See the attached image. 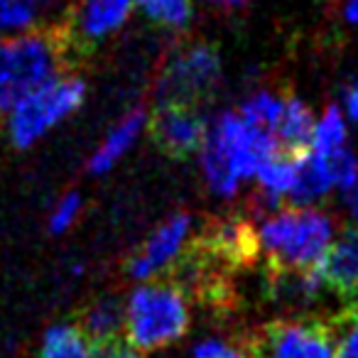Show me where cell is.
Returning a JSON list of instances; mask_svg holds the SVG:
<instances>
[{
    "instance_id": "obj_7",
    "label": "cell",
    "mask_w": 358,
    "mask_h": 358,
    "mask_svg": "<svg viewBox=\"0 0 358 358\" xmlns=\"http://www.w3.org/2000/svg\"><path fill=\"white\" fill-rule=\"evenodd\" d=\"M248 358H334L331 327L319 319L273 322L255 334Z\"/></svg>"
},
{
    "instance_id": "obj_31",
    "label": "cell",
    "mask_w": 358,
    "mask_h": 358,
    "mask_svg": "<svg viewBox=\"0 0 358 358\" xmlns=\"http://www.w3.org/2000/svg\"><path fill=\"white\" fill-rule=\"evenodd\" d=\"M343 15H346L348 22H358V0H348Z\"/></svg>"
},
{
    "instance_id": "obj_29",
    "label": "cell",
    "mask_w": 358,
    "mask_h": 358,
    "mask_svg": "<svg viewBox=\"0 0 358 358\" xmlns=\"http://www.w3.org/2000/svg\"><path fill=\"white\" fill-rule=\"evenodd\" d=\"M346 110L353 120H358V84L346 89Z\"/></svg>"
},
{
    "instance_id": "obj_3",
    "label": "cell",
    "mask_w": 358,
    "mask_h": 358,
    "mask_svg": "<svg viewBox=\"0 0 358 358\" xmlns=\"http://www.w3.org/2000/svg\"><path fill=\"white\" fill-rule=\"evenodd\" d=\"M258 241L275 268L302 270L324 258L334 241V226L322 211H280L263 224Z\"/></svg>"
},
{
    "instance_id": "obj_20",
    "label": "cell",
    "mask_w": 358,
    "mask_h": 358,
    "mask_svg": "<svg viewBox=\"0 0 358 358\" xmlns=\"http://www.w3.org/2000/svg\"><path fill=\"white\" fill-rule=\"evenodd\" d=\"M152 22L179 30L192 20V0H135Z\"/></svg>"
},
{
    "instance_id": "obj_30",
    "label": "cell",
    "mask_w": 358,
    "mask_h": 358,
    "mask_svg": "<svg viewBox=\"0 0 358 358\" xmlns=\"http://www.w3.org/2000/svg\"><path fill=\"white\" fill-rule=\"evenodd\" d=\"M346 204H348V211H351V216L356 219V224H358V182L351 187V189H346Z\"/></svg>"
},
{
    "instance_id": "obj_2",
    "label": "cell",
    "mask_w": 358,
    "mask_h": 358,
    "mask_svg": "<svg viewBox=\"0 0 358 358\" xmlns=\"http://www.w3.org/2000/svg\"><path fill=\"white\" fill-rule=\"evenodd\" d=\"M69 42L66 27L0 40V113L15 108L27 94L59 76L71 55Z\"/></svg>"
},
{
    "instance_id": "obj_24",
    "label": "cell",
    "mask_w": 358,
    "mask_h": 358,
    "mask_svg": "<svg viewBox=\"0 0 358 358\" xmlns=\"http://www.w3.org/2000/svg\"><path fill=\"white\" fill-rule=\"evenodd\" d=\"M35 20L37 13L27 0H0V30H25Z\"/></svg>"
},
{
    "instance_id": "obj_13",
    "label": "cell",
    "mask_w": 358,
    "mask_h": 358,
    "mask_svg": "<svg viewBox=\"0 0 358 358\" xmlns=\"http://www.w3.org/2000/svg\"><path fill=\"white\" fill-rule=\"evenodd\" d=\"M143 125H145V108L130 110V113L125 115V118L120 120L113 130H110L108 138L103 140V145L91 155L89 164H86L89 174H106L108 172V169L113 167V164L118 162L125 152H128V148L135 143V138L140 135Z\"/></svg>"
},
{
    "instance_id": "obj_12",
    "label": "cell",
    "mask_w": 358,
    "mask_h": 358,
    "mask_svg": "<svg viewBox=\"0 0 358 358\" xmlns=\"http://www.w3.org/2000/svg\"><path fill=\"white\" fill-rule=\"evenodd\" d=\"M133 3L135 0H81L74 8V27H66V32L69 37L101 40L123 25Z\"/></svg>"
},
{
    "instance_id": "obj_28",
    "label": "cell",
    "mask_w": 358,
    "mask_h": 358,
    "mask_svg": "<svg viewBox=\"0 0 358 358\" xmlns=\"http://www.w3.org/2000/svg\"><path fill=\"white\" fill-rule=\"evenodd\" d=\"M32 8H35L37 17L40 15H59V13L66 10L69 0H27Z\"/></svg>"
},
{
    "instance_id": "obj_11",
    "label": "cell",
    "mask_w": 358,
    "mask_h": 358,
    "mask_svg": "<svg viewBox=\"0 0 358 358\" xmlns=\"http://www.w3.org/2000/svg\"><path fill=\"white\" fill-rule=\"evenodd\" d=\"M324 285L338 297H358V229H348L327 248L322 258Z\"/></svg>"
},
{
    "instance_id": "obj_10",
    "label": "cell",
    "mask_w": 358,
    "mask_h": 358,
    "mask_svg": "<svg viewBox=\"0 0 358 358\" xmlns=\"http://www.w3.org/2000/svg\"><path fill=\"white\" fill-rule=\"evenodd\" d=\"M199 243L219 260L224 268H236V265H248L258 255L260 241L253 231L248 219L241 216H229L219 219L204 231Z\"/></svg>"
},
{
    "instance_id": "obj_8",
    "label": "cell",
    "mask_w": 358,
    "mask_h": 358,
    "mask_svg": "<svg viewBox=\"0 0 358 358\" xmlns=\"http://www.w3.org/2000/svg\"><path fill=\"white\" fill-rule=\"evenodd\" d=\"M150 133L159 152L182 159L201 148L206 123L194 110V106H157Z\"/></svg>"
},
{
    "instance_id": "obj_15",
    "label": "cell",
    "mask_w": 358,
    "mask_h": 358,
    "mask_svg": "<svg viewBox=\"0 0 358 358\" xmlns=\"http://www.w3.org/2000/svg\"><path fill=\"white\" fill-rule=\"evenodd\" d=\"M278 148L287 155H302L312 148L314 115L299 99H287L282 106V115L278 123Z\"/></svg>"
},
{
    "instance_id": "obj_14",
    "label": "cell",
    "mask_w": 358,
    "mask_h": 358,
    "mask_svg": "<svg viewBox=\"0 0 358 358\" xmlns=\"http://www.w3.org/2000/svg\"><path fill=\"white\" fill-rule=\"evenodd\" d=\"M334 187L329 162L319 152H302L297 155V169H294V185L289 189L294 204H312L322 199L329 189Z\"/></svg>"
},
{
    "instance_id": "obj_25",
    "label": "cell",
    "mask_w": 358,
    "mask_h": 358,
    "mask_svg": "<svg viewBox=\"0 0 358 358\" xmlns=\"http://www.w3.org/2000/svg\"><path fill=\"white\" fill-rule=\"evenodd\" d=\"M91 358H145L143 348L120 336H110L103 341H91Z\"/></svg>"
},
{
    "instance_id": "obj_32",
    "label": "cell",
    "mask_w": 358,
    "mask_h": 358,
    "mask_svg": "<svg viewBox=\"0 0 358 358\" xmlns=\"http://www.w3.org/2000/svg\"><path fill=\"white\" fill-rule=\"evenodd\" d=\"M216 3L224 8H238V6H243L245 0H216Z\"/></svg>"
},
{
    "instance_id": "obj_17",
    "label": "cell",
    "mask_w": 358,
    "mask_h": 358,
    "mask_svg": "<svg viewBox=\"0 0 358 358\" xmlns=\"http://www.w3.org/2000/svg\"><path fill=\"white\" fill-rule=\"evenodd\" d=\"M40 358H91V338L76 324H57L45 334Z\"/></svg>"
},
{
    "instance_id": "obj_16",
    "label": "cell",
    "mask_w": 358,
    "mask_h": 358,
    "mask_svg": "<svg viewBox=\"0 0 358 358\" xmlns=\"http://www.w3.org/2000/svg\"><path fill=\"white\" fill-rule=\"evenodd\" d=\"M123 324H125V304L118 297H101L81 309L76 327L91 341H103V338L118 336Z\"/></svg>"
},
{
    "instance_id": "obj_1",
    "label": "cell",
    "mask_w": 358,
    "mask_h": 358,
    "mask_svg": "<svg viewBox=\"0 0 358 358\" xmlns=\"http://www.w3.org/2000/svg\"><path fill=\"white\" fill-rule=\"evenodd\" d=\"M201 167L209 189L219 196H234L243 179L278 152L275 135L245 123L241 115L224 113L201 143Z\"/></svg>"
},
{
    "instance_id": "obj_19",
    "label": "cell",
    "mask_w": 358,
    "mask_h": 358,
    "mask_svg": "<svg viewBox=\"0 0 358 358\" xmlns=\"http://www.w3.org/2000/svg\"><path fill=\"white\" fill-rule=\"evenodd\" d=\"M282 106L285 101H280L278 96L273 94H255L253 99H248L243 106H241V118L248 125L258 130H265V133L273 135L278 130L280 115H282Z\"/></svg>"
},
{
    "instance_id": "obj_9",
    "label": "cell",
    "mask_w": 358,
    "mask_h": 358,
    "mask_svg": "<svg viewBox=\"0 0 358 358\" xmlns=\"http://www.w3.org/2000/svg\"><path fill=\"white\" fill-rule=\"evenodd\" d=\"M192 219L182 211L172 214L167 221L152 231L145 245L128 260V275L133 280H148L167 268L172 260H177L185 248V241L189 236Z\"/></svg>"
},
{
    "instance_id": "obj_18",
    "label": "cell",
    "mask_w": 358,
    "mask_h": 358,
    "mask_svg": "<svg viewBox=\"0 0 358 358\" xmlns=\"http://www.w3.org/2000/svg\"><path fill=\"white\" fill-rule=\"evenodd\" d=\"M294 169H297V155L275 152L273 157L260 164L255 177H258L263 192L273 196H285L294 185Z\"/></svg>"
},
{
    "instance_id": "obj_21",
    "label": "cell",
    "mask_w": 358,
    "mask_h": 358,
    "mask_svg": "<svg viewBox=\"0 0 358 358\" xmlns=\"http://www.w3.org/2000/svg\"><path fill=\"white\" fill-rule=\"evenodd\" d=\"M346 143V123H343V115L336 106H329L324 118L314 125V138H312V148L314 152L327 155L334 150L343 148Z\"/></svg>"
},
{
    "instance_id": "obj_22",
    "label": "cell",
    "mask_w": 358,
    "mask_h": 358,
    "mask_svg": "<svg viewBox=\"0 0 358 358\" xmlns=\"http://www.w3.org/2000/svg\"><path fill=\"white\" fill-rule=\"evenodd\" d=\"M334 336V358H358V307H348L329 322Z\"/></svg>"
},
{
    "instance_id": "obj_27",
    "label": "cell",
    "mask_w": 358,
    "mask_h": 358,
    "mask_svg": "<svg viewBox=\"0 0 358 358\" xmlns=\"http://www.w3.org/2000/svg\"><path fill=\"white\" fill-rule=\"evenodd\" d=\"M194 358H248V348L221 341V338H209L194 348Z\"/></svg>"
},
{
    "instance_id": "obj_6",
    "label": "cell",
    "mask_w": 358,
    "mask_h": 358,
    "mask_svg": "<svg viewBox=\"0 0 358 358\" xmlns=\"http://www.w3.org/2000/svg\"><path fill=\"white\" fill-rule=\"evenodd\" d=\"M221 81V57L211 45H192L164 66L157 81L159 106H194Z\"/></svg>"
},
{
    "instance_id": "obj_5",
    "label": "cell",
    "mask_w": 358,
    "mask_h": 358,
    "mask_svg": "<svg viewBox=\"0 0 358 358\" xmlns=\"http://www.w3.org/2000/svg\"><path fill=\"white\" fill-rule=\"evenodd\" d=\"M86 96V84L76 76H57L27 94L13 108L10 138L15 148H30L59 120L74 113Z\"/></svg>"
},
{
    "instance_id": "obj_23",
    "label": "cell",
    "mask_w": 358,
    "mask_h": 358,
    "mask_svg": "<svg viewBox=\"0 0 358 358\" xmlns=\"http://www.w3.org/2000/svg\"><path fill=\"white\" fill-rule=\"evenodd\" d=\"M329 162V172H331V182L334 187L338 189H351L353 185L358 182V159L351 150L346 148H338L334 152H327L324 155Z\"/></svg>"
},
{
    "instance_id": "obj_4",
    "label": "cell",
    "mask_w": 358,
    "mask_h": 358,
    "mask_svg": "<svg viewBox=\"0 0 358 358\" xmlns=\"http://www.w3.org/2000/svg\"><path fill=\"white\" fill-rule=\"evenodd\" d=\"M189 304L177 285H145L135 289L125 307L128 341L138 348H162L189 329Z\"/></svg>"
},
{
    "instance_id": "obj_26",
    "label": "cell",
    "mask_w": 358,
    "mask_h": 358,
    "mask_svg": "<svg viewBox=\"0 0 358 358\" xmlns=\"http://www.w3.org/2000/svg\"><path fill=\"white\" fill-rule=\"evenodd\" d=\"M79 211H81V196L76 194V192H69V194H66L64 199H62L59 204H57L55 214H52V219H50V234H55V236L64 234V231L69 229V226L76 221Z\"/></svg>"
}]
</instances>
